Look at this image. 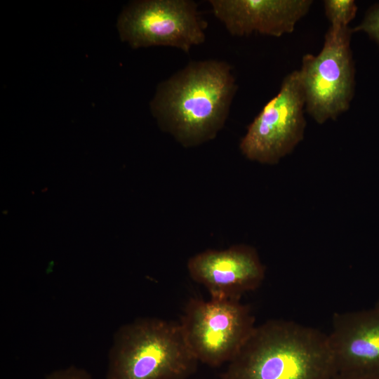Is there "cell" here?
I'll return each instance as SVG.
<instances>
[{"label": "cell", "mask_w": 379, "mask_h": 379, "mask_svg": "<svg viewBox=\"0 0 379 379\" xmlns=\"http://www.w3.org/2000/svg\"><path fill=\"white\" fill-rule=\"evenodd\" d=\"M198 362L179 322L140 318L115 333L105 379H187Z\"/></svg>", "instance_id": "3"}, {"label": "cell", "mask_w": 379, "mask_h": 379, "mask_svg": "<svg viewBox=\"0 0 379 379\" xmlns=\"http://www.w3.org/2000/svg\"><path fill=\"white\" fill-rule=\"evenodd\" d=\"M328 337L335 373L379 375V307L335 313Z\"/></svg>", "instance_id": "9"}, {"label": "cell", "mask_w": 379, "mask_h": 379, "mask_svg": "<svg viewBox=\"0 0 379 379\" xmlns=\"http://www.w3.org/2000/svg\"><path fill=\"white\" fill-rule=\"evenodd\" d=\"M352 32H364L379 45V4L371 7L360 24L352 29Z\"/></svg>", "instance_id": "12"}, {"label": "cell", "mask_w": 379, "mask_h": 379, "mask_svg": "<svg viewBox=\"0 0 379 379\" xmlns=\"http://www.w3.org/2000/svg\"><path fill=\"white\" fill-rule=\"evenodd\" d=\"M334 373L328 334L271 319L255 326L222 379H330Z\"/></svg>", "instance_id": "2"}, {"label": "cell", "mask_w": 379, "mask_h": 379, "mask_svg": "<svg viewBox=\"0 0 379 379\" xmlns=\"http://www.w3.org/2000/svg\"><path fill=\"white\" fill-rule=\"evenodd\" d=\"M206 27L191 0L133 1L117 22L121 39L133 48L164 46L185 53L205 41Z\"/></svg>", "instance_id": "6"}, {"label": "cell", "mask_w": 379, "mask_h": 379, "mask_svg": "<svg viewBox=\"0 0 379 379\" xmlns=\"http://www.w3.org/2000/svg\"><path fill=\"white\" fill-rule=\"evenodd\" d=\"M349 27H329L317 55L307 53L298 70L305 112L319 124L347 112L354 94L355 67Z\"/></svg>", "instance_id": "4"}, {"label": "cell", "mask_w": 379, "mask_h": 379, "mask_svg": "<svg viewBox=\"0 0 379 379\" xmlns=\"http://www.w3.org/2000/svg\"><path fill=\"white\" fill-rule=\"evenodd\" d=\"M323 4L330 27L334 29L349 27L358 8L354 0H325Z\"/></svg>", "instance_id": "11"}, {"label": "cell", "mask_w": 379, "mask_h": 379, "mask_svg": "<svg viewBox=\"0 0 379 379\" xmlns=\"http://www.w3.org/2000/svg\"><path fill=\"white\" fill-rule=\"evenodd\" d=\"M330 379H379V375H360L334 373Z\"/></svg>", "instance_id": "14"}, {"label": "cell", "mask_w": 379, "mask_h": 379, "mask_svg": "<svg viewBox=\"0 0 379 379\" xmlns=\"http://www.w3.org/2000/svg\"><path fill=\"white\" fill-rule=\"evenodd\" d=\"M197 361L211 366L230 362L256 325L251 309L240 300L191 298L179 321Z\"/></svg>", "instance_id": "5"}, {"label": "cell", "mask_w": 379, "mask_h": 379, "mask_svg": "<svg viewBox=\"0 0 379 379\" xmlns=\"http://www.w3.org/2000/svg\"><path fill=\"white\" fill-rule=\"evenodd\" d=\"M214 15L233 36L258 33L280 37L292 33L312 0H210Z\"/></svg>", "instance_id": "10"}, {"label": "cell", "mask_w": 379, "mask_h": 379, "mask_svg": "<svg viewBox=\"0 0 379 379\" xmlns=\"http://www.w3.org/2000/svg\"><path fill=\"white\" fill-rule=\"evenodd\" d=\"M305 112L299 72L294 70L284 78L278 93L248 126L239 143L240 151L252 161L278 164L303 140Z\"/></svg>", "instance_id": "7"}, {"label": "cell", "mask_w": 379, "mask_h": 379, "mask_svg": "<svg viewBox=\"0 0 379 379\" xmlns=\"http://www.w3.org/2000/svg\"><path fill=\"white\" fill-rule=\"evenodd\" d=\"M187 267L192 279L215 298L241 300L258 288L265 275L256 250L244 244L200 252L189 259Z\"/></svg>", "instance_id": "8"}, {"label": "cell", "mask_w": 379, "mask_h": 379, "mask_svg": "<svg viewBox=\"0 0 379 379\" xmlns=\"http://www.w3.org/2000/svg\"><path fill=\"white\" fill-rule=\"evenodd\" d=\"M45 379H93V378L81 368L69 366L52 372Z\"/></svg>", "instance_id": "13"}, {"label": "cell", "mask_w": 379, "mask_h": 379, "mask_svg": "<svg viewBox=\"0 0 379 379\" xmlns=\"http://www.w3.org/2000/svg\"><path fill=\"white\" fill-rule=\"evenodd\" d=\"M237 88L227 62L192 61L159 84L150 109L162 130L182 146L195 147L223 128Z\"/></svg>", "instance_id": "1"}]
</instances>
